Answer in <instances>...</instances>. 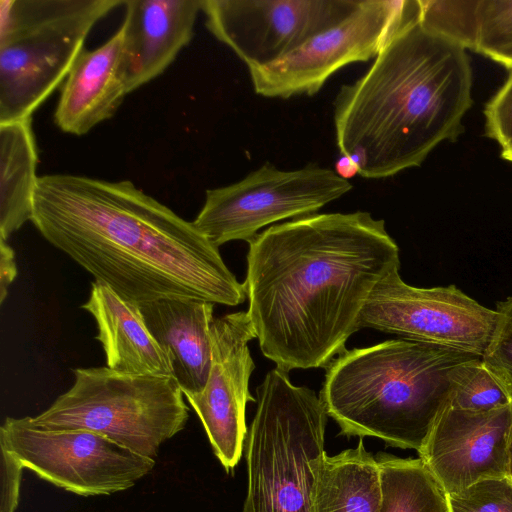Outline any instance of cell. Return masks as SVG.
Returning <instances> with one entry per match:
<instances>
[{"label": "cell", "instance_id": "1", "mask_svg": "<svg viewBox=\"0 0 512 512\" xmlns=\"http://www.w3.org/2000/svg\"><path fill=\"white\" fill-rule=\"evenodd\" d=\"M248 315L276 367H327L343 353L375 286L400 268L399 247L369 212L315 213L249 242Z\"/></svg>", "mask_w": 512, "mask_h": 512}, {"label": "cell", "instance_id": "2", "mask_svg": "<svg viewBox=\"0 0 512 512\" xmlns=\"http://www.w3.org/2000/svg\"><path fill=\"white\" fill-rule=\"evenodd\" d=\"M31 222L96 282L134 304L179 298L236 306L247 299L219 247L129 180L41 176Z\"/></svg>", "mask_w": 512, "mask_h": 512}, {"label": "cell", "instance_id": "3", "mask_svg": "<svg viewBox=\"0 0 512 512\" xmlns=\"http://www.w3.org/2000/svg\"><path fill=\"white\" fill-rule=\"evenodd\" d=\"M471 91L466 50L425 28L418 0H406L373 64L336 94L337 147L368 179L419 167L438 144L464 131Z\"/></svg>", "mask_w": 512, "mask_h": 512}, {"label": "cell", "instance_id": "4", "mask_svg": "<svg viewBox=\"0 0 512 512\" xmlns=\"http://www.w3.org/2000/svg\"><path fill=\"white\" fill-rule=\"evenodd\" d=\"M477 357L405 338L346 349L326 367L319 396L341 434L419 452Z\"/></svg>", "mask_w": 512, "mask_h": 512}, {"label": "cell", "instance_id": "5", "mask_svg": "<svg viewBox=\"0 0 512 512\" xmlns=\"http://www.w3.org/2000/svg\"><path fill=\"white\" fill-rule=\"evenodd\" d=\"M245 442L248 485L243 512H313L329 417L315 392L274 368L256 389Z\"/></svg>", "mask_w": 512, "mask_h": 512}, {"label": "cell", "instance_id": "6", "mask_svg": "<svg viewBox=\"0 0 512 512\" xmlns=\"http://www.w3.org/2000/svg\"><path fill=\"white\" fill-rule=\"evenodd\" d=\"M125 0H0V123L32 117Z\"/></svg>", "mask_w": 512, "mask_h": 512}, {"label": "cell", "instance_id": "7", "mask_svg": "<svg viewBox=\"0 0 512 512\" xmlns=\"http://www.w3.org/2000/svg\"><path fill=\"white\" fill-rule=\"evenodd\" d=\"M74 383L45 411L30 417L45 431L87 430L156 459L184 429L189 409L173 376L131 374L107 366L76 368Z\"/></svg>", "mask_w": 512, "mask_h": 512}, {"label": "cell", "instance_id": "8", "mask_svg": "<svg viewBox=\"0 0 512 512\" xmlns=\"http://www.w3.org/2000/svg\"><path fill=\"white\" fill-rule=\"evenodd\" d=\"M352 188L329 168L309 164L286 171L266 162L240 181L207 190L192 222L217 247L249 242L261 228L315 214Z\"/></svg>", "mask_w": 512, "mask_h": 512}, {"label": "cell", "instance_id": "9", "mask_svg": "<svg viewBox=\"0 0 512 512\" xmlns=\"http://www.w3.org/2000/svg\"><path fill=\"white\" fill-rule=\"evenodd\" d=\"M0 447L41 479L84 497L127 490L155 466L154 459L101 434L40 430L31 424L29 416L4 420Z\"/></svg>", "mask_w": 512, "mask_h": 512}, {"label": "cell", "instance_id": "10", "mask_svg": "<svg viewBox=\"0 0 512 512\" xmlns=\"http://www.w3.org/2000/svg\"><path fill=\"white\" fill-rule=\"evenodd\" d=\"M497 317L455 285L413 287L395 270L371 292L359 326L482 357Z\"/></svg>", "mask_w": 512, "mask_h": 512}, {"label": "cell", "instance_id": "11", "mask_svg": "<svg viewBox=\"0 0 512 512\" xmlns=\"http://www.w3.org/2000/svg\"><path fill=\"white\" fill-rule=\"evenodd\" d=\"M405 6L406 0H360L335 26L273 63L249 68L254 91L282 99L316 94L339 69L375 58L400 23Z\"/></svg>", "mask_w": 512, "mask_h": 512}, {"label": "cell", "instance_id": "12", "mask_svg": "<svg viewBox=\"0 0 512 512\" xmlns=\"http://www.w3.org/2000/svg\"><path fill=\"white\" fill-rule=\"evenodd\" d=\"M360 0H202L210 33L249 68L265 66L351 14Z\"/></svg>", "mask_w": 512, "mask_h": 512}, {"label": "cell", "instance_id": "13", "mask_svg": "<svg viewBox=\"0 0 512 512\" xmlns=\"http://www.w3.org/2000/svg\"><path fill=\"white\" fill-rule=\"evenodd\" d=\"M256 338L244 311L214 318L210 326L211 367L204 389L185 398L200 419L212 450L227 472L239 463L248 434L246 405L255 369L248 342Z\"/></svg>", "mask_w": 512, "mask_h": 512}, {"label": "cell", "instance_id": "14", "mask_svg": "<svg viewBox=\"0 0 512 512\" xmlns=\"http://www.w3.org/2000/svg\"><path fill=\"white\" fill-rule=\"evenodd\" d=\"M512 404L487 411L447 406L418 452L446 495L507 476Z\"/></svg>", "mask_w": 512, "mask_h": 512}, {"label": "cell", "instance_id": "15", "mask_svg": "<svg viewBox=\"0 0 512 512\" xmlns=\"http://www.w3.org/2000/svg\"><path fill=\"white\" fill-rule=\"evenodd\" d=\"M123 60L128 92L162 74L191 41L202 0H125Z\"/></svg>", "mask_w": 512, "mask_h": 512}, {"label": "cell", "instance_id": "16", "mask_svg": "<svg viewBox=\"0 0 512 512\" xmlns=\"http://www.w3.org/2000/svg\"><path fill=\"white\" fill-rule=\"evenodd\" d=\"M124 31L120 27L104 44L84 49L62 84L54 113L57 127L82 136L114 116L125 96Z\"/></svg>", "mask_w": 512, "mask_h": 512}, {"label": "cell", "instance_id": "17", "mask_svg": "<svg viewBox=\"0 0 512 512\" xmlns=\"http://www.w3.org/2000/svg\"><path fill=\"white\" fill-rule=\"evenodd\" d=\"M145 323L170 355L183 394L201 392L211 367L210 326L214 304L194 299H158L139 305Z\"/></svg>", "mask_w": 512, "mask_h": 512}, {"label": "cell", "instance_id": "18", "mask_svg": "<svg viewBox=\"0 0 512 512\" xmlns=\"http://www.w3.org/2000/svg\"><path fill=\"white\" fill-rule=\"evenodd\" d=\"M81 308L96 322L95 338L102 345L107 367L123 373L173 376L171 357L148 329L139 305L94 281Z\"/></svg>", "mask_w": 512, "mask_h": 512}, {"label": "cell", "instance_id": "19", "mask_svg": "<svg viewBox=\"0 0 512 512\" xmlns=\"http://www.w3.org/2000/svg\"><path fill=\"white\" fill-rule=\"evenodd\" d=\"M380 471L362 439L355 448L318 464L312 496L313 512H379Z\"/></svg>", "mask_w": 512, "mask_h": 512}, {"label": "cell", "instance_id": "20", "mask_svg": "<svg viewBox=\"0 0 512 512\" xmlns=\"http://www.w3.org/2000/svg\"><path fill=\"white\" fill-rule=\"evenodd\" d=\"M37 163L32 117L0 123V238L31 221Z\"/></svg>", "mask_w": 512, "mask_h": 512}, {"label": "cell", "instance_id": "21", "mask_svg": "<svg viewBox=\"0 0 512 512\" xmlns=\"http://www.w3.org/2000/svg\"><path fill=\"white\" fill-rule=\"evenodd\" d=\"M376 460L381 485L379 512H449L445 492L420 458L379 453Z\"/></svg>", "mask_w": 512, "mask_h": 512}, {"label": "cell", "instance_id": "22", "mask_svg": "<svg viewBox=\"0 0 512 512\" xmlns=\"http://www.w3.org/2000/svg\"><path fill=\"white\" fill-rule=\"evenodd\" d=\"M419 20L433 33L476 52L479 0H418Z\"/></svg>", "mask_w": 512, "mask_h": 512}, {"label": "cell", "instance_id": "23", "mask_svg": "<svg viewBox=\"0 0 512 512\" xmlns=\"http://www.w3.org/2000/svg\"><path fill=\"white\" fill-rule=\"evenodd\" d=\"M512 404V400L481 357L468 361L460 370L453 388L449 407L487 411Z\"/></svg>", "mask_w": 512, "mask_h": 512}, {"label": "cell", "instance_id": "24", "mask_svg": "<svg viewBox=\"0 0 512 512\" xmlns=\"http://www.w3.org/2000/svg\"><path fill=\"white\" fill-rule=\"evenodd\" d=\"M446 497L449 512H512V480L483 479Z\"/></svg>", "mask_w": 512, "mask_h": 512}, {"label": "cell", "instance_id": "25", "mask_svg": "<svg viewBox=\"0 0 512 512\" xmlns=\"http://www.w3.org/2000/svg\"><path fill=\"white\" fill-rule=\"evenodd\" d=\"M497 322L481 359L512 400V295L498 302Z\"/></svg>", "mask_w": 512, "mask_h": 512}, {"label": "cell", "instance_id": "26", "mask_svg": "<svg viewBox=\"0 0 512 512\" xmlns=\"http://www.w3.org/2000/svg\"><path fill=\"white\" fill-rule=\"evenodd\" d=\"M512 44V0H479L476 52L489 53Z\"/></svg>", "mask_w": 512, "mask_h": 512}, {"label": "cell", "instance_id": "27", "mask_svg": "<svg viewBox=\"0 0 512 512\" xmlns=\"http://www.w3.org/2000/svg\"><path fill=\"white\" fill-rule=\"evenodd\" d=\"M485 130L503 147L512 141V69L498 92L485 106Z\"/></svg>", "mask_w": 512, "mask_h": 512}, {"label": "cell", "instance_id": "28", "mask_svg": "<svg viewBox=\"0 0 512 512\" xmlns=\"http://www.w3.org/2000/svg\"><path fill=\"white\" fill-rule=\"evenodd\" d=\"M0 454V512H15L18 506L20 484L24 467L16 457L3 447H0Z\"/></svg>", "mask_w": 512, "mask_h": 512}, {"label": "cell", "instance_id": "29", "mask_svg": "<svg viewBox=\"0 0 512 512\" xmlns=\"http://www.w3.org/2000/svg\"><path fill=\"white\" fill-rule=\"evenodd\" d=\"M17 276V265L15 252L7 243V240L0 238V302L5 301L8 295V288Z\"/></svg>", "mask_w": 512, "mask_h": 512}, {"label": "cell", "instance_id": "30", "mask_svg": "<svg viewBox=\"0 0 512 512\" xmlns=\"http://www.w3.org/2000/svg\"><path fill=\"white\" fill-rule=\"evenodd\" d=\"M486 57L498 62L507 69H512V44L489 53Z\"/></svg>", "mask_w": 512, "mask_h": 512}, {"label": "cell", "instance_id": "31", "mask_svg": "<svg viewBox=\"0 0 512 512\" xmlns=\"http://www.w3.org/2000/svg\"><path fill=\"white\" fill-rule=\"evenodd\" d=\"M340 177L348 180L358 174V169L355 164L347 157L342 156L336 163V171Z\"/></svg>", "mask_w": 512, "mask_h": 512}, {"label": "cell", "instance_id": "32", "mask_svg": "<svg viewBox=\"0 0 512 512\" xmlns=\"http://www.w3.org/2000/svg\"><path fill=\"white\" fill-rule=\"evenodd\" d=\"M507 477L512 480V424L507 445Z\"/></svg>", "mask_w": 512, "mask_h": 512}, {"label": "cell", "instance_id": "33", "mask_svg": "<svg viewBox=\"0 0 512 512\" xmlns=\"http://www.w3.org/2000/svg\"><path fill=\"white\" fill-rule=\"evenodd\" d=\"M501 157L512 163V141L501 147Z\"/></svg>", "mask_w": 512, "mask_h": 512}]
</instances>
